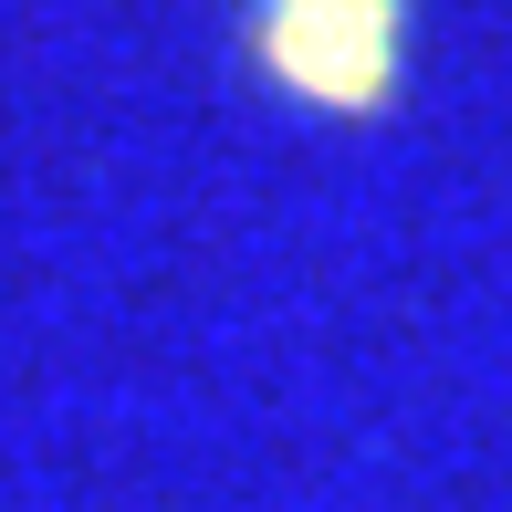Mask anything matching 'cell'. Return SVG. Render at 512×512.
<instances>
[{
	"instance_id": "1",
	"label": "cell",
	"mask_w": 512,
	"mask_h": 512,
	"mask_svg": "<svg viewBox=\"0 0 512 512\" xmlns=\"http://www.w3.org/2000/svg\"><path fill=\"white\" fill-rule=\"evenodd\" d=\"M408 0H241V74L262 95L335 115V126H377L408 95Z\"/></svg>"
}]
</instances>
